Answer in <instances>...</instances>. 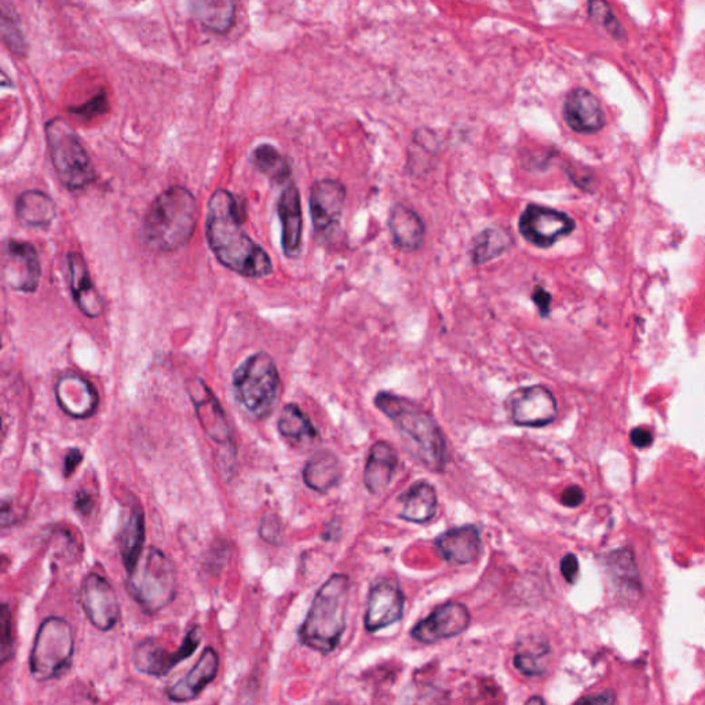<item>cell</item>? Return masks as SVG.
I'll return each instance as SVG.
<instances>
[{"mask_svg": "<svg viewBox=\"0 0 705 705\" xmlns=\"http://www.w3.org/2000/svg\"><path fill=\"white\" fill-rule=\"evenodd\" d=\"M246 201L226 189H217L207 207L206 236L220 265L244 278L262 279L273 273L268 252L244 230Z\"/></svg>", "mask_w": 705, "mask_h": 705, "instance_id": "1", "label": "cell"}, {"mask_svg": "<svg viewBox=\"0 0 705 705\" xmlns=\"http://www.w3.org/2000/svg\"><path fill=\"white\" fill-rule=\"evenodd\" d=\"M375 406L395 426L406 454L427 470L443 473L448 462V446L443 430L430 412L408 398L379 391Z\"/></svg>", "mask_w": 705, "mask_h": 705, "instance_id": "2", "label": "cell"}, {"mask_svg": "<svg viewBox=\"0 0 705 705\" xmlns=\"http://www.w3.org/2000/svg\"><path fill=\"white\" fill-rule=\"evenodd\" d=\"M198 201L185 186H170L152 201L142 220V238L154 251L172 252L193 238Z\"/></svg>", "mask_w": 705, "mask_h": 705, "instance_id": "3", "label": "cell"}, {"mask_svg": "<svg viewBox=\"0 0 705 705\" xmlns=\"http://www.w3.org/2000/svg\"><path fill=\"white\" fill-rule=\"evenodd\" d=\"M350 579L332 574L318 590L310 611L300 625L299 640L318 653L328 654L339 646L346 629Z\"/></svg>", "mask_w": 705, "mask_h": 705, "instance_id": "4", "label": "cell"}, {"mask_svg": "<svg viewBox=\"0 0 705 705\" xmlns=\"http://www.w3.org/2000/svg\"><path fill=\"white\" fill-rule=\"evenodd\" d=\"M231 387L238 406L255 420L270 416L280 403V374L265 351L250 356L236 368Z\"/></svg>", "mask_w": 705, "mask_h": 705, "instance_id": "5", "label": "cell"}, {"mask_svg": "<svg viewBox=\"0 0 705 705\" xmlns=\"http://www.w3.org/2000/svg\"><path fill=\"white\" fill-rule=\"evenodd\" d=\"M126 589L146 614L159 613L177 597L174 563L159 548H145L137 565L129 573Z\"/></svg>", "mask_w": 705, "mask_h": 705, "instance_id": "6", "label": "cell"}, {"mask_svg": "<svg viewBox=\"0 0 705 705\" xmlns=\"http://www.w3.org/2000/svg\"><path fill=\"white\" fill-rule=\"evenodd\" d=\"M47 148L58 180L69 191H82L94 182V166L71 124L53 117L44 124Z\"/></svg>", "mask_w": 705, "mask_h": 705, "instance_id": "7", "label": "cell"}, {"mask_svg": "<svg viewBox=\"0 0 705 705\" xmlns=\"http://www.w3.org/2000/svg\"><path fill=\"white\" fill-rule=\"evenodd\" d=\"M73 653L72 625L63 617H47L37 630L29 656L32 677L39 682L54 680L71 665Z\"/></svg>", "mask_w": 705, "mask_h": 705, "instance_id": "8", "label": "cell"}, {"mask_svg": "<svg viewBox=\"0 0 705 705\" xmlns=\"http://www.w3.org/2000/svg\"><path fill=\"white\" fill-rule=\"evenodd\" d=\"M201 627H193L183 638L177 651H169L158 640L148 638L132 651V664L141 674L162 678L169 675L183 660L193 656L201 642Z\"/></svg>", "mask_w": 705, "mask_h": 705, "instance_id": "9", "label": "cell"}, {"mask_svg": "<svg viewBox=\"0 0 705 705\" xmlns=\"http://www.w3.org/2000/svg\"><path fill=\"white\" fill-rule=\"evenodd\" d=\"M504 406L512 422L521 427H544L558 416L557 400L543 385L517 388L505 398Z\"/></svg>", "mask_w": 705, "mask_h": 705, "instance_id": "10", "label": "cell"}, {"mask_svg": "<svg viewBox=\"0 0 705 705\" xmlns=\"http://www.w3.org/2000/svg\"><path fill=\"white\" fill-rule=\"evenodd\" d=\"M576 228L573 218L552 207L529 204L520 217L523 238L537 249H550Z\"/></svg>", "mask_w": 705, "mask_h": 705, "instance_id": "11", "label": "cell"}, {"mask_svg": "<svg viewBox=\"0 0 705 705\" xmlns=\"http://www.w3.org/2000/svg\"><path fill=\"white\" fill-rule=\"evenodd\" d=\"M79 603L89 622L100 632H111L121 620V603L116 592L101 574L90 573L84 577L79 590Z\"/></svg>", "mask_w": 705, "mask_h": 705, "instance_id": "12", "label": "cell"}, {"mask_svg": "<svg viewBox=\"0 0 705 705\" xmlns=\"http://www.w3.org/2000/svg\"><path fill=\"white\" fill-rule=\"evenodd\" d=\"M2 274L4 280L15 291L32 294L41 281V260L36 249L28 241L9 239L2 251Z\"/></svg>", "mask_w": 705, "mask_h": 705, "instance_id": "13", "label": "cell"}, {"mask_svg": "<svg viewBox=\"0 0 705 705\" xmlns=\"http://www.w3.org/2000/svg\"><path fill=\"white\" fill-rule=\"evenodd\" d=\"M346 203V188L337 180H320L313 183L308 198L311 223L316 238L326 240L339 225Z\"/></svg>", "mask_w": 705, "mask_h": 705, "instance_id": "14", "label": "cell"}, {"mask_svg": "<svg viewBox=\"0 0 705 705\" xmlns=\"http://www.w3.org/2000/svg\"><path fill=\"white\" fill-rule=\"evenodd\" d=\"M470 612L463 603L446 602L438 606L432 614L420 620L411 632V637L422 643H435L456 637L467 630Z\"/></svg>", "mask_w": 705, "mask_h": 705, "instance_id": "15", "label": "cell"}, {"mask_svg": "<svg viewBox=\"0 0 705 705\" xmlns=\"http://www.w3.org/2000/svg\"><path fill=\"white\" fill-rule=\"evenodd\" d=\"M406 606L403 590L395 580L386 579L372 585L367 606L366 629L377 632L401 620Z\"/></svg>", "mask_w": 705, "mask_h": 705, "instance_id": "16", "label": "cell"}, {"mask_svg": "<svg viewBox=\"0 0 705 705\" xmlns=\"http://www.w3.org/2000/svg\"><path fill=\"white\" fill-rule=\"evenodd\" d=\"M58 406L69 416L86 419L97 411L98 398L94 386L74 372H65L55 383Z\"/></svg>", "mask_w": 705, "mask_h": 705, "instance_id": "17", "label": "cell"}, {"mask_svg": "<svg viewBox=\"0 0 705 705\" xmlns=\"http://www.w3.org/2000/svg\"><path fill=\"white\" fill-rule=\"evenodd\" d=\"M189 396L193 401L196 415L204 432L218 444L230 443L231 432L225 412L214 393L201 379H193L188 385Z\"/></svg>", "mask_w": 705, "mask_h": 705, "instance_id": "18", "label": "cell"}, {"mask_svg": "<svg viewBox=\"0 0 705 705\" xmlns=\"http://www.w3.org/2000/svg\"><path fill=\"white\" fill-rule=\"evenodd\" d=\"M563 119L579 134H594L605 127L606 117L600 101L590 90H572L563 103Z\"/></svg>", "mask_w": 705, "mask_h": 705, "instance_id": "19", "label": "cell"}, {"mask_svg": "<svg viewBox=\"0 0 705 705\" xmlns=\"http://www.w3.org/2000/svg\"><path fill=\"white\" fill-rule=\"evenodd\" d=\"M436 548L444 561L451 565H467L480 557L483 542L477 525L456 526L443 532L436 539Z\"/></svg>", "mask_w": 705, "mask_h": 705, "instance_id": "20", "label": "cell"}, {"mask_svg": "<svg viewBox=\"0 0 705 705\" xmlns=\"http://www.w3.org/2000/svg\"><path fill=\"white\" fill-rule=\"evenodd\" d=\"M220 670V656L214 648H206L193 669L167 688L170 701L189 702L201 696V691L217 678Z\"/></svg>", "mask_w": 705, "mask_h": 705, "instance_id": "21", "label": "cell"}, {"mask_svg": "<svg viewBox=\"0 0 705 705\" xmlns=\"http://www.w3.org/2000/svg\"><path fill=\"white\" fill-rule=\"evenodd\" d=\"M69 286L77 308L87 318H97L103 315V302L90 276L89 266L81 252L71 251L66 255Z\"/></svg>", "mask_w": 705, "mask_h": 705, "instance_id": "22", "label": "cell"}, {"mask_svg": "<svg viewBox=\"0 0 705 705\" xmlns=\"http://www.w3.org/2000/svg\"><path fill=\"white\" fill-rule=\"evenodd\" d=\"M281 223V247L286 257L297 258L302 249L303 218L300 194L294 182L281 191L278 201Z\"/></svg>", "mask_w": 705, "mask_h": 705, "instance_id": "23", "label": "cell"}, {"mask_svg": "<svg viewBox=\"0 0 705 705\" xmlns=\"http://www.w3.org/2000/svg\"><path fill=\"white\" fill-rule=\"evenodd\" d=\"M388 229L393 244L400 251H417L425 243V222L415 210L409 209L406 204H396L390 210Z\"/></svg>", "mask_w": 705, "mask_h": 705, "instance_id": "24", "label": "cell"}, {"mask_svg": "<svg viewBox=\"0 0 705 705\" xmlns=\"http://www.w3.org/2000/svg\"><path fill=\"white\" fill-rule=\"evenodd\" d=\"M398 465V455L395 446L387 441H377L369 449L364 467V485L372 494L386 491L390 485L396 468Z\"/></svg>", "mask_w": 705, "mask_h": 705, "instance_id": "25", "label": "cell"}, {"mask_svg": "<svg viewBox=\"0 0 705 705\" xmlns=\"http://www.w3.org/2000/svg\"><path fill=\"white\" fill-rule=\"evenodd\" d=\"M145 544V514L137 503H132L119 534V550L127 573L132 571L142 555Z\"/></svg>", "mask_w": 705, "mask_h": 705, "instance_id": "26", "label": "cell"}, {"mask_svg": "<svg viewBox=\"0 0 705 705\" xmlns=\"http://www.w3.org/2000/svg\"><path fill=\"white\" fill-rule=\"evenodd\" d=\"M403 510L400 517L408 523L427 524L436 517L438 510V494L435 486L420 480L412 484L400 496Z\"/></svg>", "mask_w": 705, "mask_h": 705, "instance_id": "27", "label": "cell"}, {"mask_svg": "<svg viewBox=\"0 0 705 705\" xmlns=\"http://www.w3.org/2000/svg\"><path fill=\"white\" fill-rule=\"evenodd\" d=\"M343 475L342 463L339 457L328 449H321L316 452L303 467V483L313 491H331L339 484Z\"/></svg>", "mask_w": 705, "mask_h": 705, "instance_id": "28", "label": "cell"}, {"mask_svg": "<svg viewBox=\"0 0 705 705\" xmlns=\"http://www.w3.org/2000/svg\"><path fill=\"white\" fill-rule=\"evenodd\" d=\"M55 215V203L44 191H25L15 201V217L26 228H47Z\"/></svg>", "mask_w": 705, "mask_h": 705, "instance_id": "29", "label": "cell"}, {"mask_svg": "<svg viewBox=\"0 0 705 705\" xmlns=\"http://www.w3.org/2000/svg\"><path fill=\"white\" fill-rule=\"evenodd\" d=\"M550 659V646L544 638L526 637L517 643L514 665L526 677L544 674Z\"/></svg>", "mask_w": 705, "mask_h": 705, "instance_id": "30", "label": "cell"}, {"mask_svg": "<svg viewBox=\"0 0 705 705\" xmlns=\"http://www.w3.org/2000/svg\"><path fill=\"white\" fill-rule=\"evenodd\" d=\"M250 162L260 174L278 185L286 183L291 178L292 169L289 159L270 143L258 145L251 152Z\"/></svg>", "mask_w": 705, "mask_h": 705, "instance_id": "31", "label": "cell"}, {"mask_svg": "<svg viewBox=\"0 0 705 705\" xmlns=\"http://www.w3.org/2000/svg\"><path fill=\"white\" fill-rule=\"evenodd\" d=\"M514 238L502 228H488L473 241L472 260L475 265H485L512 249Z\"/></svg>", "mask_w": 705, "mask_h": 705, "instance_id": "32", "label": "cell"}, {"mask_svg": "<svg viewBox=\"0 0 705 705\" xmlns=\"http://www.w3.org/2000/svg\"><path fill=\"white\" fill-rule=\"evenodd\" d=\"M191 15L210 31L226 34L231 28L236 17V4L233 2H193Z\"/></svg>", "mask_w": 705, "mask_h": 705, "instance_id": "33", "label": "cell"}, {"mask_svg": "<svg viewBox=\"0 0 705 705\" xmlns=\"http://www.w3.org/2000/svg\"><path fill=\"white\" fill-rule=\"evenodd\" d=\"M278 428L283 437L292 441L316 440L318 430L310 417L295 404H287L279 417Z\"/></svg>", "mask_w": 705, "mask_h": 705, "instance_id": "34", "label": "cell"}, {"mask_svg": "<svg viewBox=\"0 0 705 705\" xmlns=\"http://www.w3.org/2000/svg\"><path fill=\"white\" fill-rule=\"evenodd\" d=\"M0 31H2V42L10 52L15 53L17 57H25L28 54V42L21 29L17 13L7 2L0 4Z\"/></svg>", "mask_w": 705, "mask_h": 705, "instance_id": "35", "label": "cell"}, {"mask_svg": "<svg viewBox=\"0 0 705 705\" xmlns=\"http://www.w3.org/2000/svg\"><path fill=\"white\" fill-rule=\"evenodd\" d=\"M15 625L12 612L5 603L0 612V661L7 662L15 653Z\"/></svg>", "mask_w": 705, "mask_h": 705, "instance_id": "36", "label": "cell"}, {"mask_svg": "<svg viewBox=\"0 0 705 705\" xmlns=\"http://www.w3.org/2000/svg\"><path fill=\"white\" fill-rule=\"evenodd\" d=\"M109 109L108 95L105 90H100L94 97L90 98L82 105L72 106L69 112L74 116L81 117L84 121H92L101 114L106 113Z\"/></svg>", "mask_w": 705, "mask_h": 705, "instance_id": "37", "label": "cell"}, {"mask_svg": "<svg viewBox=\"0 0 705 705\" xmlns=\"http://www.w3.org/2000/svg\"><path fill=\"white\" fill-rule=\"evenodd\" d=\"M260 537L270 544L281 542V525L274 515H265L260 524Z\"/></svg>", "mask_w": 705, "mask_h": 705, "instance_id": "38", "label": "cell"}, {"mask_svg": "<svg viewBox=\"0 0 705 705\" xmlns=\"http://www.w3.org/2000/svg\"><path fill=\"white\" fill-rule=\"evenodd\" d=\"M589 13L595 21H598V24L605 26V28H608L611 32H616L617 23L616 20H614L613 15H612L608 5L600 4V2L590 4Z\"/></svg>", "mask_w": 705, "mask_h": 705, "instance_id": "39", "label": "cell"}, {"mask_svg": "<svg viewBox=\"0 0 705 705\" xmlns=\"http://www.w3.org/2000/svg\"><path fill=\"white\" fill-rule=\"evenodd\" d=\"M561 573L569 584H574L579 576V560L574 554H566L561 561Z\"/></svg>", "mask_w": 705, "mask_h": 705, "instance_id": "40", "label": "cell"}, {"mask_svg": "<svg viewBox=\"0 0 705 705\" xmlns=\"http://www.w3.org/2000/svg\"><path fill=\"white\" fill-rule=\"evenodd\" d=\"M573 705H616V694H614L613 690L590 694V696L582 697Z\"/></svg>", "mask_w": 705, "mask_h": 705, "instance_id": "41", "label": "cell"}, {"mask_svg": "<svg viewBox=\"0 0 705 705\" xmlns=\"http://www.w3.org/2000/svg\"><path fill=\"white\" fill-rule=\"evenodd\" d=\"M532 302L539 308V313L542 318H548L550 315V306H552V295L550 292L545 291L542 287H536L532 292Z\"/></svg>", "mask_w": 705, "mask_h": 705, "instance_id": "42", "label": "cell"}, {"mask_svg": "<svg viewBox=\"0 0 705 705\" xmlns=\"http://www.w3.org/2000/svg\"><path fill=\"white\" fill-rule=\"evenodd\" d=\"M584 497V492H583L579 485H571L561 494V503L565 507L576 508L583 504Z\"/></svg>", "mask_w": 705, "mask_h": 705, "instance_id": "43", "label": "cell"}, {"mask_svg": "<svg viewBox=\"0 0 705 705\" xmlns=\"http://www.w3.org/2000/svg\"><path fill=\"white\" fill-rule=\"evenodd\" d=\"M82 462H83V454H82L81 449H69L65 456V463H64V475L66 478L72 477Z\"/></svg>", "mask_w": 705, "mask_h": 705, "instance_id": "44", "label": "cell"}, {"mask_svg": "<svg viewBox=\"0 0 705 705\" xmlns=\"http://www.w3.org/2000/svg\"><path fill=\"white\" fill-rule=\"evenodd\" d=\"M632 443L635 448H648L653 443V435L642 427L634 428L632 432Z\"/></svg>", "mask_w": 705, "mask_h": 705, "instance_id": "45", "label": "cell"}, {"mask_svg": "<svg viewBox=\"0 0 705 705\" xmlns=\"http://www.w3.org/2000/svg\"><path fill=\"white\" fill-rule=\"evenodd\" d=\"M93 505H94V502L87 492L81 491L76 494L74 507H76L77 512L82 513V514H89L93 510Z\"/></svg>", "mask_w": 705, "mask_h": 705, "instance_id": "46", "label": "cell"}, {"mask_svg": "<svg viewBox=\"0 0 705 705\" xmlns=\"http://www.w3.org/2000/svg\"><path fill=\"white\" fill-rule=\"evenodd\" d=\"M525 705H545L544 700L540 696H534L526 701Z\"/></svg>", "mask_w": 705, "mask_h": 705, "instance_id": "47", "label": "cell"}, {"mask_svg": "<svg viewBox=\"0 0 705 705\" xmlns=\"http://www.w3.org/2000/svg\"><path fill=\"white\" fill-rule=\"evenodd\" d=\"M241 705H255V704L254 702L249 701V702H244V704H241Z\"/></svg>", "mask_w": 705, "mask_h": 705, "instance_id": "48", "label": "cell"}, {"mask_svg": "<svg viewBox=\"0 0 705 705\" xmlns=\"http://www.w3.org/2000/svg\"><path fill=\"white\" fill-rule=\"evenodd\" d=\"M328 705H343V704H338V702H332V704H328Z\"/></svg>", "mask_w": 705, "mask_h": 705, "instance_id": "49", "label": "cell"}]
</instances>
